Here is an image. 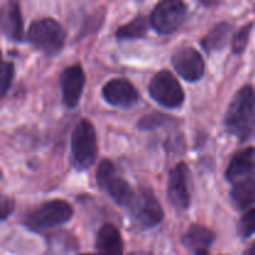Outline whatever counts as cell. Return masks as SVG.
<instances>
[{"mask_svg": "<svg viewBox=\"0 0 255 255\" xmlns=\"http://www.w3.org/2000/svg\"><path fill=\"white\" fill-rule=\"evenodd\" d=\"M227 131L241 142L255 137V91L253 86H243L232 100L226 119Z\"/></svg>", "mask_w": 255, "mask_h": 255, "instance_id": "6da1fadb", "label": "cell"}, {"mask_svg": "<svg viewBox=\"0 0 255 255\" xmlns=\"http://www.w3.org/2000/svg\"><path fill=\"white\" fill-rule=\"evenodd\" d=\"M74 216V209L62 199L42 203L24 217V226L32 232H45L67 223Z\"/></svg>", "mask_w": 255, "mask_h": 255, "instance_id": "7a4b0ae2", "label": "cell"}, {"mask_svg": "<svg viewBox=\"0 0 255 255\" xmlns=\"http://www.w3.org/2000/svg\"><path fill=\"white\" fill-rule=\"evenodd\" d=\"M27 39L32 46L47 56H56L62 51L66 40L64 27L55 19L44 17L31 22L27 30Z\"/></svg>", "mask_w": 255, "mask_h": 255, "instance_id": "3957f363", "label": "cell"}, {"mask_svg": "<svg viewBox=\"0 0 255 255\" xmlns=\"http://www.w3.org/2000/svg\"><path fill=\"white\" fill-rule=\"evenodd\" d=\"M99 152L97 134L94 125L81 120L72 131L71 157L72 163L80 171L90 168L95 163Z\"/></svg>", "mask_w": 255, "mask_h": 255, "instance_id": "277c9868", "label": "cell"}, {"mask_svg": "<svg viewBox=\"0 0 255 255\" xmlns=\"http://www.w3.org/2000/svg\"><path fill=\"white\" fill-rule=\"evenodd\" d=\"M131 221L141 231L152 229L162 223L164 212L151 188H139L128 207Z\"/></svg>", "mask_w": 255, "mask_h": 255, "instance_id": "5b68a950", "label": "cell"}, {"mask_svg": "<svg viewBox=\"0 0 255 255\" xmlns=\"http://www.w3.org/2000/svg\"><path fill=\"white\" fill-rule=\"evenodd\" d=\"M97 186L101 191L106 192L115 203L128 209L134 198L136 192L132 191L128 182L122 178L110 159H102L96 171Z\"/></svg>", "mask_w": 255, "mask_h": 255, "instance_id": "8992f818", "label": "cell"}, {"mask_svg": "<svg viewBox=\"0 0 255 255\" xmlns=\"http://www.w3.org/2000/svg\"><path fill=\"white\" fill-rule=\"evenodd\" d=\"M152 100L166 109H177L184 102V92L178 80L168 70H162L152 77L148 85Z\"/></svg>", "mask_w": 255, "mask_h": 255, "instance_id": "52a82bcc", "label": "cell"}, {"mask_svg": "<svg viewBox=\"0 0 255 255\" xmlns=\"http://www.w3.org/2000/svg\"><path fill=\"white\" fill-rule=\"evenodd\" d=\"M187 5L179 0H164L152 10L149 22L161 35L173 34L182 26L187 17Z\"/></svg>", "mask_w": 255, "mask_h": 255, "instance_id": "ba28073f", "label": "cell"}, {"mask_svg": "<svg viewBox=\"0 0 255 255\" xmlns=\"http://www.w3.org/2000/svg\"><path fill=\"white\" fill-rule=\"evenodd\" d=\"M86 76L80 65L66 67L60 75L62 104L67 109H75L79 105L85 87Z\"/></svg>", "mask_w": 255, "mask_h": 255, "instance_id": "9c48e42d", "label": "cell"}, {"mask_svg": "<svg viewBox=\"0 0 255 255\" xmlns=\"http://www.w3.org/2000/svg\"><path fill=\"white\" fill-rule=\"evenodd\" d=\"M172 64L177 74L186 81L196 82L203 77L204 61L202 55L193 47H184L178 50L172 56Z\"/></svg>", "mask_w": 255, "mask_h": 255, "instance_id": "30bf717a", "label": "cell"}, {"mask_svg": "<svg viewBox=\"0 0 255 255\" xmlns=\"http://www.w3.org/2000/svg\"><path fill=\"white\" fill-rule=\"evenodd\" d=\"M102 97L111 106L129 109L138 102L139 94L128 80L112 79L102 87Z\"/></svg>", "mask_w": 255, "mask_h": 255, "instance_id": "8fae6325", "label": "cell"}, {"mask_svg": "<svg viewBox=\"0 0 255 255\" xmlns=\"http://www.w3.org/2000/svg\"><path fill=\"white\" fill-rule=\"evenodd\" d=\"M189 171L186 163L181 162L171 172L168 178V198L177 209L187 211L191 206V194L188 191Z\"/></svg>", "mask_w": 255, "mask_h": 255, "instance_id": "7c38bea8", "label": "cell"}, {"mask_svg": "<svg viewBox=\"0 0 255 255\" xmlns=\"http://www.w3.org/2000/svg\"><path fill=\"white\" fill-rule=\"evenodd\" d=\"M1 30L5 36L11 41L21 42L24 40V22H22L21 10L16 1H9L2 5L1 11Z\"/></svg>", "mask_w": 255, "mask_h": 255, "instance_id": "4fadbf2b", "label": "cell"}, {"mask_svg": "<svg viewBox=\"0 0 255 255\" xmlns=\"http://www.w3.org/2000/svg\"><path fill=\"white\" fill-rule=\"evenodd\" d=\"M96 249L99 255L124 254V242L119 229L111 223L104 224L97 233Z\"/></svg>", "mask_w": 255, "mask_h": 255, "instance_id": "5bb4252c", "label": "cell"}, {"mask_svg": "<svg viewBox=\"0 0 255 255\" xmlns=\"http://www.w3.org/2000/svg\"><path fill=\"white\" fill-rule=\"evenodd\" d=\"M216 233L212 229L201 224H193L188 228L186 234L182 237V243L186 248L191 249L194 253L208 252L212 244L216 242Z\"/></svg>", "mask_w": 255, "mask_h": 255, "instance_id": "9a60e30c", "label": "cell"}, {"mask_svg": "<svg viewBox=\"0 0 255 255\" xmlns=\"http://www.w3.org/2000/svg\"><path fill=\"white\" fill-rule=\"evenodd\" d=\"M254 157L255 148L253 147H248V148L237 152L232 157L228 168L226 171L227 181L236 184L237 182L241 181V178L251 173L254 167Z\"/></svg>", "mask_w": 255, "mask_h": 255, "instance_id": "2e32d148", "label": "cell"}, {"mask_svg": "<svg viewBox=\"0 0 255 255\" xmlns=\"http://www.w3.org/2000/svg\"><path fill=\"white\" fill-rule=\"evenodd\" d=\"M231 25L226 21L214 25L208 34L202 39L201 45L207 54H213L216 51H221L226 47L231 35Z\"/></svg>", "mask_w": 255, "mask_h": 255, "instance_id": "e0dca14e", "label": "cell"}, {"mask_svg": "<svg viewBox=\"0 0 255 255\" xmlns=\"http://www.w3.org/2000/svg\"><path fill=\"white\" fill-rule=\"evenodd\" d=\"M232 204L238 211L249 208L255 203V181L252 178L242 179L234 184L231 191Z\"/></svg>", "mask_w": 255, "mask_h": 255, "instance_id": "ac0fdd59", "label": "cell"}, {"mask_svg": "<svg viewBox=\"0 0 255 255\" xmlns=\"http://www.w3.org/2000/svg\"><path fill=\"white\" fill-rule=\"evenodd\" d=\"M147 31H148V20L143 15H138L132 21L120 26L116 31V37L121 41L138 40L146 37Z\"/></svg>", "mask_w": 255, "mask_h": 255, "instance_id": "d6986e66", "label": "cell"}, {"mask_svg": "<svg viewBox=\"0 0 255 255\" xmlns=\"http://www.w3.org/2000/svg\"><path fill=\"white\" fill-rule=\"evenodd\" d=\"M178 122V119L171 115L163 114V112H149L144 115L137 122V127L142 131H154V129L162 128V127L169 126Z\"/></svg>", "mask_w": 255, "mask_h": 255, "instance_id": "ffe728a7", "label": "cell"}, {"mask_svg": "<svg viewBox=\"0 0 255 255\" xmlns=\"http://www.w3.org/2000/svg\"><path fill=\"white\" fill-rule=\"evenodd\" d=\"M252 29H253V22H249V24L244 25L242 29H239L238 32L234 35L233 41H232V50H233L234 54L239 55L246 50L249 41V36H251Z\"/></svg>", "mask_w": 255, "mask_h": 255, "instance_id": "44dd1931", "label": "cell"}, {"mask_svg": "<svg viewBox=\"0 0 255 255\" xmlns=\"http://www.w3.org/2000/svg\"><path fill=\"white\" fill-rule=\"evenodd\" d=\"M255 233V208L249 209L238 222V234L243 239L249 238Z\"/></svg>", "mask_w": 255, "mask_h": 255, "instance_id": "7402d4cb", "label": "cell"}, {"mask_svg": "<svg viewBox=\"0 0 255 255\" xmlns=\"http://www.w3.org/2000/svg\"><path fill=\"white\" fill-rule=\"evenodd\" d=\"M15 75V67L14 64L10 61H4L1 66V76H0V94L1 97H4L7 94L12 85V80H14Z\"/></svg>", "mask_w": 255, "mask_h": 255, "instance_id": "603a6c76", "label": "cell"}, {"mask_svg": "<svg viewBox=\"0 0 255 255\" xmlns=\"http://www.w3.org/2000/svg\"><path fill=\"white\" fill-rule=\"evenodd\" d=\"M15 202L14 199L9 198L6 196L1 197V221H6L7 217L14 212Z\"/></svg>", "mask_w": 255, "mask_h": 255, "instance_id": "cb8c5ba5", "label": "cell"}, {"mask_svg": "<svg viewBox=\"0 0 255 255\" xmlns=\"http://www.w3.org/2000/svg\"><path fill=\"white\" fill-rule=\"evenodd\" d=\"M181 143L184 144V141L182 138L179 139V136L177 137V138H168V146H167V149L179 152V149L182 148Z\"/></svg>", "mask_w": 255, "mask_h": 255, "instance_id": "d4e9b609", "label": "cell"}, {"mask_svg": "<svg viewBox=\"0 0 255 255\" xmlns=\"http://www.w3.org/2000/svg\"><path fill=\"white\" fill-rule=\"evenodd\" d=\"M70 238H71V236H70V237L67 236L66 238H64V241H62V242H66V243H71V242H75V238H72V239H70ZM52 239H54L55 246H52L51 248H52V251H55V248H57V247H59L60 242H59V238H57V236H55Z\"/></svg>", "mask_w": 255, "mask_h": 255, "instance_id": "484cf974", "label": "cell"}, {"mask_svg": "<svg viewBox=\"0 0 255 255\" xmlns=\"http://www.w3.org/2000/svg\"><path fill=\"white\" fill-rule=\"evenodd\" d=\"M243 255H255V242L251 247H249L248 249H247L246 252H244Z\"/></svg>", "mask_w": 255, "mask_h": 255, "instance_id": "4316f807", "label": "cell"}, {"mask_svg": "<svg viewBox=\"0 0 255 255\" xmlns=\"http://www.w3.org/2000/svg\"><path fill=\"white\" fill-rule=\"evenodd\" d=\"M196 255H209L208 252H202V253H197Z\"/></svg>", "mask_w": 255, "mask_h": 255, "instance_id": "83f0119b", "label": "cell"}, {"mask_svg": "<svg viewBox=\"0 0 255 255\" xmlns=\"http://www.w3.org/2000/svg\"><path fill=\"white\" fill-rule=\"evenodd\" d=\"M79 255H99V254H89V253H84V254H79Z\"/></svg>", "mask_w": 255, "mask_h": 255, "instance_id": "f1b7e54d", "label": "cell"}, {"mask_svg": "<svg viewBox=\"0 0 255 255\" xmlns=\"http://www.w3.org/2000/svg\"><path fill=\"white\" fill-rule=\"evenodd\" d=\"M142 255H151V254H142Z\"/></svg>", "mask_w": 255, "mask_h": 255, "instance_id": "f546056e", "label": "cell"}]
</instances>
